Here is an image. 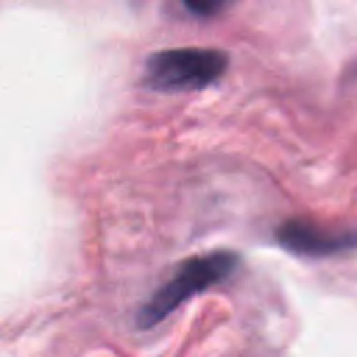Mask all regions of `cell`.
Instances as JSON below:
<instances>
[{"label":"cell","mask_w":357,"mask_h":357,"mask_svg":"<svg viewBox=\"0 0 357 357\" xmlns=\"http://www.w3.org/2000/svg\"><path fill=\"white\" fill-rule=\"evenodd\" d=\"M229 0H184V6L201 17H209V14H218Z\"/></svg>","instance_id":"277c9868"},{"label":"cell","mask_w":357,"mask_h":357,"mask_svg":"<svg viewBox=\"0 0 357 357\" xmlns=\"http://www.w3.org/2000/svg\"><path fill=\"white\" fill-rule=\"evenodd\" d=\"M240 265V257L234 251H212L198 254L176 265V271L151 293V298L137 312V326H153L165 321L176 307H181L187 298L226 282Z\"/></svg>","instance_id":"6da1fadb"},{"label":"cell","mask_w":357,"mask_h":357,"mask_svg":"<svg viewBox=\"0 0 357 357\" xmlns=\"http://www.w3.org/2000/svg\"><path fill=\"white\" fill-rule=\"evenodd\" d=\"M276 243L301 257H332L357 248V226H335L307 218H290L276 229Z\"/></svg>","instance_id":"3957f363"},{"label":"cell","mask_w":357,"mask_h":357,"mask_svg":"<svg viewBox=\"0 0 357 357\" xmlns=\"http://www.w3.org/2000/svg\"><path fill=\"white\" fill-rule=\"evenodd\" d=\"M229 59L220 50L209 47H176L162 50L148 59L145 64V84L159 92H184V89H201L215 84Z\"/></svg>","instance_id":"7a4b0ae2"}]
</instances>
